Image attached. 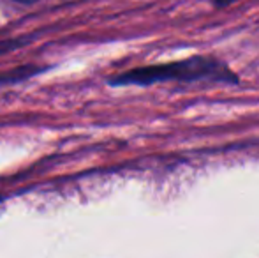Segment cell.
I'll return each mask as SVG.
<instances>
[{
  "label": "cell",
  "instance_id": "cell-1",
  "mask_svg": "<svg viewBox=\"0 0 259 258\" xmlns=\"http://www.w3.org/2000/svg\"><path fill=\"white\" fill-rule=\"evenodd\" d=\"M201 78H215V80H229L233 82V75L222 64L215 62L203 57L182 60V62L155 65V67H143L136 71L125 72L113 80V83L125 85V83H136V85H148L155 82H166V80H201Z\"/></svg>",
  "mask_w": 259,
  "mask_h": 258
},
{
  "label": "cell",
  "instance_id": "cell-2",
  "mask_svg": "<svg viewBox=\"0 0 259 258\" xmlns=\"http://www.w3.org/2000/svg\"><path fill=\"white\" fill-rule=\"evenodd\" d=\"M231 2H235V0H215L217 6H228V4H231Z\"/></svg>",
  "mask_w": 259,
  "mask_h": 258
},
{
  "label": "cell",
  "instance_id": "cell-3",
  "mask_svg": "<svg viewBox=\"0 0 259 258\" xmlns=\"http://www.w3.org/2000/svg\"><path fill=\"white\" fill-rule=\"evenodd\" d=\"M18 2H23V4H35V2H41V0H18Z\"/></svg>",
  "mask_w": 259,
  "mask_h": 258
}]
</instances>
